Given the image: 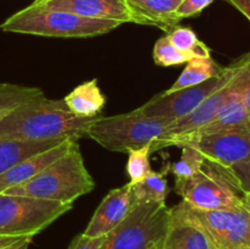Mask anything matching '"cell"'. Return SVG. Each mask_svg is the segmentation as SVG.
<instances>
[{
	"mask_svg": "<svg viewBox=\"0 0 250 249\" xmlns=\"http://www.w3.org/2000/svg\"><path fill=\"white\" fill-rule=\"evenodd\" d=\"M100 116V115H99ZM95 117H78L62 99L37 98L21 105L0 120V141H46L55 138L80 139Z\"/></svg>",
	"mask_w": 250,
	"mask_h": 249,
	"instance_id": "1",
	"label": "cell"
},
{
	"mask_svg": "<svg viewBox=\"0 0 250 249\" xmlns=\"http://www.w3.org/2000/svg\"><path fill=\"white\" fill-rule=\"evenodd\" d=\"M94 187V180L85 167L80 145L76 142L67 154L38 175L2 193L73 204L76 199L90 193Z\"/></svg>",
	"mask_w": 250,
	"mask_h": 249,
	"instance_id": "2",
	"label": "cell"
},
{
	"mask_svg": "<svg viewBox=\"0 0 250 249\" xmlns=\"http://www.w3.org/2000/svg\"><path fill=\"white\" fill-rule=\"evenodd\" d=\"M121 24L122 22L114 20L87 19L31 4L7 17L0 24V29L53 38H90L109 33Z\"/></svg>",
	"mask_w": 250,
	"mask_h": 249,
	"instance_id": "3",
	"label": "cell"
},
{
	"mask_svg": "<svg viewBox=\"0 0 250 249\" xmlns=\"http://www.w3.org/2000/svg\"><path fill=\"white\" fill-rule=\"evenodd\" d=\"M172 120L165 117H150L133 110L128 114L102 116L88 127V138L103 148L117 153H128L150 143L165 138Z\"/></svg>",
	"mask_w": 250,
	"mask_h": 249,
	"instance_id": "4",
	"label": "cell"
},
{
	"mask_svg": "<svg viewBox=\"0 0 250 249\" xmlns=\"http://www.w3.org/2000/svg\"><path fill=\"white\" fill-rule=\"evenodd\" d=\"M170 214L199 227L215 249H250V212L243 204L229 209L204 210L182 200L170 208Z\"/></svg>",
	"mask_w": 250,
	"mask_h": 249,
	"instance_id": "5",
	"label": "cell"
},
{
	"mask_svg": "<svg viewBox=\"0 0 250 249\" xmlns=\"http://www.w3.org/2000/svg\"><path fill=\"white\" fill-rule=\"evenodd\" d=\"M168 226L170 208L165 203H134L99 249H163Z\"/></svg>",
	"mask_w": 250,
	"mask_h": 249,
	"instance_id": "6",
	"label": "cell"
},
{
	"mask_svg": "<svg viewBox=\"0 0 250 249\" xmlns=\"http://www.w3.org/2000/svg\"><path fill=\"white\" fill-rule=\"evenodd\" d=\"M183 202L204 210L229 209L243 204V194L231 168L205 159L198 173L175 183Z\"/></svg>",
	"mask_w": 250,
	"mask_h": 249,
	"instance_id": "7",
	"label": "cell"
},
{
	"mask_svg": "<svg viewBox=\"0 0 250 249\" xmlns=\"http://www.w3.org/2000/svg\"><path fill=\"white\" fill-rule=\"evenodd\" d=\"M71 209L72 204L0 193V237L33 238Z\"/></svg>",
	"mask_w": 250,
	"mask_h": 249,
	"instance_id": "8",
	"label": "cell"
},
{
	"mask_svg": "<svg viewBox=\"0 0 250 249\" xmlns=\"http://www.w3.org/2000/svg\"><path fill=\"white\" fill-rule=\"evenodd\" d=\"M248 58L249 53L234 61L232 65L222 68L219 75L214 76L200 84L183 88L170 94L163 93V94L156 95L134 111L150 117H165L172 121L182 119L190 114L193 110L197 109L211 93L229 82L243 67Z\"/></svg>",
	"mask_w": 250,
	"mask_h": 249,
	"instance_id": "9",
	"label": "cell"
},
{
	"mask_svg": "<svg viewBox=\"0 0 250 249\" xmlns=\"http://www.w3.org/2000/svg\"><path fill=\"white\" fill-rule=\"evenodd\" d=\"M192 145L205 159L226 167L250 161V128H232L202 136H182L168 139L166 146Z\"/></svg>",
	"mask_w": 250,
	"mask_h": 249,
	"instance_id": "10",
	"label": "cell"
},
{
	"mask_svg": "<svg viewBox=\"0 0 250 249\" xmlns=\"http://www.w3.org/2000/svg\"><path fill=\"white\" fill-rule=\"evenodd\" d=\"M250 63V51H249V58L247 60V62L244 63L243 67L238 71L236 76L232 78L229 82H227L226 84L221 85L219 89L215 90L214 93L209 95L197 109L193 110L190 114H188L187 116L182 117L180 120H176L172 124H170V127L167 128L165 134V138L161 139V141L156 142L151 145V153L156 150H160L163 144L165 143L168 139L176 138V137L186 136V134H189L195 132L197 129L202 128L203 126L208 124V122L211 121L215 117V115L219 112V110L224 106L225 103L227 102L231 94L233 93V90L236 89V87L238 85V83L241 82L242 76H243L244 70L247 68Z\"/></svg>",
	"mask_w": 250,
	"mask_h": 249,
	"instance_id": "11",
	"label": "cell"
},
{
	"mask_svg": "<svg viewBox=\"0 0 250 249\" xmlns=\"http://www.w3.org/2000/svg\"><path fill=\"white\" fill-rule=\"evenodd\" d=\"M134 203L132 185L129 182L122 187L111 189L102 200L82 233L92 238L105 237L124 221Z\"/></svg>",
	"mask_w": 250,
	"mask_h": 249,
	"instance_id": "12",
	"label": "cell"
},
{
	"mask_svg": "<svg viewBox=\"0 0 250 249\" xmlns=\"http://www.w3.org/2000/svg\"><path fill=\"white\" fill-rule=\"evenodd\" d=\"M33 5L49 10L70 12L87 19L114 20L122 23H134V19L127 6L126 0H46L41 4Z\"/></svg>",
	"mask_w": 250,
	"mask_h": 249,
	"instance_id": "13",
	"label": "cell"
},
{
	"mask_svg": "<svg viewBox=\"0 0 250 249\" xmlns=\"http://www.w3.org/2000/svg\"><path fill=\"white\" fill-rule=\"evenodd\" d=\"M77 141L78 139L76 138L66 139L62 143L58 144V145L53 146L48 150L28 156L7 171H5L4 173L0 175V193L5 192L9 188L15 187V186L22 185V183L33 178L34 176L42 172L44 168H46L49 165L59 160L61 156L67 154Z\"/></svg>",
	"mask_w": 250,
	"mask_h": 249,
	"instance_id": "14",
	"label": "cell"
},
{
	"mask_svg": "<svg viewBox=\"0 0 250 249\" xmlns=\"http://www.w3.org/2000/svg\"><path fill=\"white\" fill-rule=\"evenodd\" d=\"M182 0H126L134 23L159 27L168 32L181 21L176 15Z\"/></svg>",
	"mask_w": 250,
	"mask_h": 249,
	"instance_id": "15",
	"label": "cell"
},
{
	"mask_svg": "<svg viewBox=\"0 0 250 249\" xmlns=\"http://www.w3.org/2000/svg\"><path fill=\"white\" fill-rule=\"evenodd\" d=\"M62 100L67 109L78 117L99 116L106 103L97 80L81 83Z\"/></svg>",
	"mask_w": 250,
	"mask_h": 249,
	"instance_id": "16",
	"label": "cell"
},
{
	"mask_svg": "<svg viewBox=\"0 0 250 249\" xmlns=\"http://www.w3.org/2000/svg\"><path fill=\"white\" fill-rule=\"evenodd\" d=\"M163 249H215V247L199 227L172 217L170 214V226Z\"/></svg>",
	"mask_w": 250,
	"mask_h": 249,
	"instance_id": "17",
	"label": "cell"
},
{
	"mask_svg": "<svg viewBox=\"0 0 250 249\" xmlns=\"http://www.w3.org/2000/svg\"><path fill=\"white\" fill-rule=\"evenodd\" d=\"M68 138L71 137L46 141H0V175L28 156L48 150Z\"/></svg>",
	"mask_w": 250,
	"mask_h": 249,
	"instance_id": "18",
	"label": "cell"
},
{
	"mask_svg": "<svg viewBox=\"0 0 250 249\" xmlns=\"http://www.w3.org/2000/svg\"><path fill=\"white\" fill-rule=\"evenodd\" d=\"M222 68L224 67L217 65V62L212 58L190 59L187 62L185 70L180 75V77L164 93L170 94V93L177 92V90L183 89V88L200 84V83L212 78L214 76L219 75Z\"/></svg>",
	"mask_w": 250,
	"mask_h": 249,
	"instance_id": "19",
	"label": "cell"
},
{
	"mask_svg": "<svg viewBox=\"0 0 250 249\" xmlns=\"http://www.w3.org/2000/svg\"><path fill=\"white\" fill-rule=\"evenodd\" d=\"M170 166L161 171H151L144 180L132 186L136 203H165L170 188H168L167 171Z\"/></svg>",
	"mask_w": 250,
	"mask_h": 249,
	"instance_id": "20",
	"label": "cell"
},
{
	"mask_svg": "<svg viewBox=\"0 0 250 249\" xmlns=\"http://www.w3.org/2000/svg\"><path fill=\"white\" fill-rule=\"evenodd\" d=\"M41 97H44V93L37 87L0 83V120L21 105Z\"/></svg>",
	"mask_w": 250,
	"mask_h": 249,
	"instance_id": "21",
	"label": "cell"
},
{
	"mask_svg": "<svg viewBox=\"0 0 250 249\" xmlns=\"http://www.w3.org/2000/svg\"><path fill=\"white\" fill-rule=\"evenodd\" d=\"M166 36L178 50L192 58H211L207 44L199 41L197 33L188 27H173Z\"/></svg>",
	"mask_w": 250,
	"mask_h": 249,
	"instance_id": "22",
	"label": "cell"
},
{
	"mask_svg": "<svg viewBox=\"0 0 250 249\" xmlns=\"http://www.w3.org/2000/svg\"><path fill=\"white\" fill-rule=\"evenodd\" d=\"M180 160L171 166V172L175 175V183L188 180L198 173L204 164L205 158L198 149L192 145H183Z\"/></svg>",
	"mask_w": 250,
	"mask_h": 249,
	"instance_id": "23",
	"label": "cell"
},
{
	"mask_svg": "<svg viewBox=\"0 0 250 249\" xmlns=\"http://www.w3.org/2000/svg\"><path fill=\"white\" fill-rule=\"evenodd\" d=\"M151 145L153 143L146 144L139 149H133L128 153V161H127V173L129 177V183L132 186L144 180L151 172L150 160L149 155L151 154Z\"/></svg>",
	"mask_w": 250,
	"mask_h": 249,
	"instance_id": "24",
	"label": "cell"
},
{
	"mask_svg": "<svg viewBox=\"0 0 250 249\" xmlns=\"http://www.w3.org/2000/svg\"><path fill=\"white\" fill-rule=\"evenodd\" d=\"M153 59L156 65L164 66V67H170V66L187 63L193 58L190 55H188V54H185L178 50L171 43L167 36H165L159 39L155 43V45H154Z\"/></svg>",
	"mask_w": 250,
	"mask_h": 249,
	"instance_id": "25",
	"label": "cell"
},
{
	"mask_svg": "<svg viewBox=\"0 0 250 249\" xmlns=\"http://www.w3.org/2000/svg\"><path fill=\"white\" fill-rule=\"evenodd\" d=\"M212 1L214 0H182L176 10V15L180 20L197 16Z\"/></svg>",
	"mask_w": 250,
	"mask_h": 249,
	"instance_id": "26",
	"label": "cell"
},
{
	"mask_svg": "<svg viewBox=\"0 0 250 249\" xmlns=\"http://www.w3.org/2000/svg\"><path fill=\"white\" fill-rule=\"evenodd\" d=\"M231 171L243 193H250V161L231 166Z\"/></svg>",
	"mask_w": 250,
	"mask_h": 249,
	"instance_id": "27",
	"label": "cell"
},
{
	"mask_svg": "<svg viewBox=\"0 0 250 249\" xmlns=\"http://www.w3.org/2000/svg\"><path fill=\"white\" fill-rule=\"evenodd\" d=\"M105 237L92 238V237H87L81 233L72 239L67 249H99Z\"/></svg>",
	"mask_w": 250,
	"mask_h": 249,
	"instance_id": "28",
	"label": "cell"
},
{
	"mask_svg": "<svg viewBox=\"0 0 250 249\" xmlns=\"http://www.w3.org/2000/svg\"><path fill=\"white\" fill-rule=\"evenodd\" d=\"M250 21V0H227Z\"/></svg>",
	"mask_w": 250,
	"mask_h": 249,
	"instance_id": "29",
	"label": "cell"
},
{
	"mask_svg": "<svg viewBox=\"0 0 250 249\" xmlns=\"http://www.w3.org/2000/svg\"><path fill=\"white\" fill-rule=\"evenodd\" d=\"M32 238H20L17 241L11 242L6 246L1 247L0 249H28Z\"/></svg>",
	"mask_w": 250,
	"mask_h": 249,
	"instance_id": "30",
	"label": "cell"
},
{
	"mask_svg": "<svg viewBox=\"0 0 250 249\" xmlns=\"http://www.w3.org/2000/svg\"><path fill=\"white\" fill-rule=\"evenodd\" d=\"M242 95H243L244 106H246L247 112H248V116L250 119V73H249L248 81H247L246 85H244L243 88V93H242Z\"/></svg>",
	"mask_w": 250,
	"mask_h": 249,
	"instance_id": "31",
	"label": "cell"
},
{
	"mask_svg": "<svg viewBox=\"0 0 250 249\" xmlns=\"http://www.w3.org/2000/svg\"><path fill=\"white\" fill-rule=\"evenodd\" d=\"M17 239H20V238H7V237H0V248L4 246H6V244L11 243V242L17 241Z\"/></svg>",
	"mask_w": 250,
	"mask_h": 249,
	"instance_id": "32",
	"label": "cell"
},
{
	"mask_svg": "<svg viewBox=\"0 0 250 249\" xmlns=\"http://www.w3.org/2000/svg\"><path fill=\"white\" fill-rule=\"evenodd\" d=\"M243 205L250 212V193H244L243 194Z\"/></svg>",
	"mask_w": 250,
	"mask_h": 249,
	"instance_id": "33",
	"label": "cell"
},
{
	"mask_svg": "<svg viewBox=\"0 0 250 249\" xmlns=\"http://www.w3.org/2000/svg\"><path fill=\"white\" fill-rule=\"evenodd\" d=\"M44 1H46V0H34L32 4H41V2H44Z\"/></svg>",
	"mask_w": 250,
	"mask_h": 249,
	"instance_id": "34",
	"label": "cell"
}]
</instances>
